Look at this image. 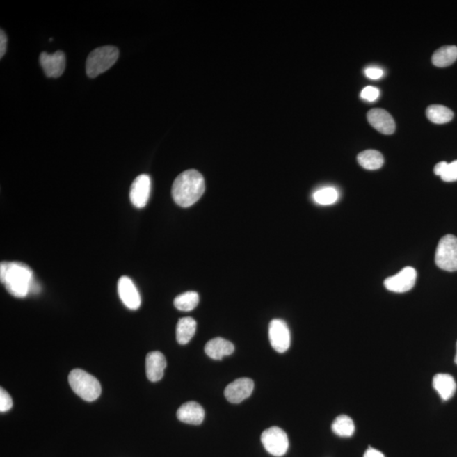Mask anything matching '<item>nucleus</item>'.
Listing matches in <instances>:
<instances>
[{"label":"nucleus","instance_id":"f257e3e1","mask_svg":"<svg viewBox=\"0 0 457 457\" xmlns=\"http://www.w3.org/2000/svg\"><path fill=\"white\" fill-rule=\"evenodd\" d=\"M0 280L6 290L15 298H26L34 283L33 273L27 265L19 262H2L0 264Z\"/></svg>","mask_w":457,"mask_h":457},{"label":"nucleus","instance_id":"f03ea898","mask_svg":"<svg viewBox=\"0 0 457 457\" xmlns=\"http://www.w3.org/2000/svg\"><path fill=\"white\" fill-rule=\"evenodd\" d=\"M205 191V182L198 170L182 172L172 186V198L177 205L189 208L201 198Z\"/></svg>","mask_w":457,"mask_h":457},{"label":"nucleus","instance_id":"7ed1b4c3","mask_svg":"<svg viewBox=\"0 0 457 457\" xmlns=\"http://www.w3.org/2000/svg\"><path fill=\"white\" fill-rule=\"evenodd\" d=\"M119 49L114 46H104L90 53L86 62V72L90 78H95L107 72L119 58Z\"/></svg>","mask_w":457,"mask_h":457},{"label":"nucleus","instance_id":"20e7f679","mask_svg":"<svg viewBox=\"0 0 457 457\" xmlns=\"http://www.w3.org/2000/svg\"><path fill=\"white\" fill-rule=\"evenodd\" d=\"M69 384L77 396L87 401H93L100 396V383L84 370L74 369L69 374Z\"/></svg>","mask_w":457,"mask_h":457},{"label":"nucleus","instance_id":"39448f33","mask_svg":"<svg viewBox=\"0 0 457 457\" xmlns=\"http://www.w3.org/2000/svg\"><path fill=\"white\" fill-rule=\"evenodd\" d=\"M435 264L448 272L457 271V237L447 235L441 238L435 252Z\"/></svg>","mask_w":457,"mask_h":457},{"label":"nucleus","instance_id":"423d86ee","mask_svg":"<svg viewBox=\"0 0 457 457\" xmlns=\"http://www.w3.org/2000/svg\"><path fill=\"white\" fill-rule=\"evenodd\" d=\"M261 441L265 450L273 456H282L288 451L289 439L287 433L278 427H271L264 431Z\"/></svg>","mask_w":457,"mask_h":457},{"label":"nucleus","instance_id":"0eeeda50","mask_svg":"<svg viewBox=\"0 0 457 457\" xmlns=\"http://www.w3.org/2000/svg\"><path fill=\"white\" fill-rule=\"evenodd\" d=\"M268 337L271 346L277 353H284L290 348L291 333L282 319H273L269 323Z\"/></svg>","mask_w":457,"mask_h":457},{"label":"nucleus","instance_id":"6e6552de","mask_svg":"<svg viewBox=\"0 0 457 457\" xmlns=\"http://www.w3.org/2000/svg\"><path fill=\"white\" fill-rule=\"evenodd\" d=\"M417 273L415 268L406 267L396 275L389 277L385 280L387 290L396 293H404L412 290L415 286Z\"/></svg>","mask_w":457,"mask_h":457},{"label":"nucleus","instance_id":"1a4fd4ad","mask_svg":"<svg viewBox=\"0 0 457 457\" xmlns=\"http://www.w3.org/2000/svg\"><path fill=\"white\" fill-rule=\"evenodd\" d=\"M151 193V179L146 174L140 175L132 183L130 199L136 208L142 209L147 205Z\"/></svg>","mask_w":457,"mask_h":457},{"label":"nucleus","instance_id":"9d476101","mask_svg":"<svg viewBox=\"0 0 457 457\" xmlns=\"http://www.w3.org/2000/svg\"><path fill=\"white\" fill-rule=\"evenodd\" d=\"M254 383L251 378H241L230 383L225 390V396L230 403L238 404L251 396Z\"/></svg>","mask_w":457,"mask_h":457},{"label":"nucleus","instance_id":"9b49d317","mask_svg":"<svg viewBox=\"0 0 457 457\" xmlns=\"http://www.w3.org/2000/svg\"><path fill=\"white\" fill-rule=\"evenodd\" d=\"M39 62L48 77L58 78L65 72V56L61 50L52 54L42 52L39 57Z\"/></svg>","mask_w":457,"mask_h":457},{"label":"nucleus","instance_id":"f8f14e48","mask_svg":"<svg viewBox=\"0 0 457 457\" xmlns=\"http://www.w3.org/2000/svg\"><path fill=\"white\" fill-rule=\"evenodd\" d=\"M118 294L125 306L129 310H138L141 306V296L134 281L129 277H120L118 281Z\"/></svg>","mask_w":457,"mask_h":457},{"label":"nucleus","instance_id":"ddd939ff","mask_svg":"<svg viewBox=\"0 0 457 457\" xmlns=\"http://www.w3.org/2000/svg\"><path fill=\"white\" fill-rule=\"evenodd\" d=\"M367 117L371 126L383 134L390 135L396 131V123L393 117L385 109H371Z\"/></svg>","mask_w":457,"mask_h":457},{"label":"nucleus","instance_id":"4468645a","mask_svg":"<svg viewBox=\"0 0 457 457\" xmlns=\"http://www.w3.org/2000/svg\"><path fill=\"white\" fill-rule=\"evenodd\" d=\"M167 362L160 351H151L146 358V374L148 380L157 382L161 380L165 374Z\"/></svg>","mask_w":457,"mask_h":457},{"label":"nucleus","instance_id":"2eb2a0df","mask_svg":"<svg viewBox=\"0 0 457 457\" xmlns=\"http://www.w3.org/2000/svg\"><path fill=\"white\" fill-rule=\"evenodd\" d=\"M205 412L202 406L195 401L186 402L178 409V419L183 423L199 425L205 419Z\"/></svg>","mask_w":457,"mask_h":457},{"label":"nucleus","instance_id":"dca6fc26","mask_svg":"<svg viewBox=\"0 0 457 457\" xmlns=\"http://www.w3.org/2000/svg\"><path fill=\"white\" fill-rule=\"evenodd\" d=\"M235 346L227 339L217 337L211 339L205 346V353L214 360H221L225 355H232Z\"/></svg>","mask_w":457,"mask_h":457},{"label":"nucleus","instance_id":"f3484780","mask_svg":"<svg viewBox=\"0 0 457 457\" xmlns=\"http://www.w3.org/2000/svg\"><path fill=\"white\" fill-rule=\"evenodd\" d=\"M433 386L443 401L450 400L454 396L456 390L454 378L447 374H436L433 377Z\"/></svg>","mask_w":457,"mask_h":457},{"label":"nucleus","instance_id":"a211bd4d","mask_svg":"<svg viewBox=\"0 0 457 457\" xmlns=\"http://www.w3.org/2000/svg\"><path fill=\"white\" fill-rule=\"evenodd\" d=\"M197 322L193 318L186 317L179 320L177 326V339L181 345H186L194 337Z\"/></svg>","mask_w":457,"mask_h":457},{"label":"nucleus","instance_id":"6ab92c4d","mask_svg":"<svg viewBox=\"0 0 457 457\" xmlns=\"http://www.w3.org/2000/svg\"><path fill=\"white\" fill-rule=\"evenodd\" d=\"M457 60V47L454 45L444 46L433 54L432 62L437 67H447Z\"/></svg>","mask_w":457,"mask_h":457},{"label":"nucleus","instance_id":"aec40b11","mask_svg":"<svg viewBox=\"0 0 457 457\" xmlns=\"http://www.w3.org/2000/svg\"><path fill=\"white\" fill-rule=\"evenodd\" d=\"M359 165L366 170H375L380 169L384 165L385 159L380 152L376 150H366L358 156Z\"/></svg>","mask_w":457,"mask_h":457},{"label":"nucleus","instance_id":"412c9836","mask_svg":"<svg viewBox=\"0 0 457 457\" xmlns=\"http://www.w3.org/2000/svg\"><path fill=\"white\" fill-rule=\"evenodd\" d=\"M426 115L431 122L441 125L450 122L454 117V113L443 105L433 104L426 111Z\"/></svg>","mask_w":457,"mask_h":457},{"label":"nucleus","instance_id":"4be33fe9","mask_svg":"<svg viewBox=\"0 0 457 457\" xmlns=\"http://www.w3.org/2000/svg\"><path fill=\"white\" fill-rule=\"evenodd\" d=\"M199 303V295L196 291H187L179 295L174 300L175 307L179 311L190 312Z\"/></svg>","mask_w":457,"mask_h":457},{"label":"nucleus","instance_id":"5701e85b","mask_svg":"<svg viewBox=\"0 0 457 457\" xmlns=\"http://www.w3.org/2000/svg\"><path fill=\"white\" fill-rule=\"evenodd\" d=\"M332 431L339 437H351L355 431L353 421L348 416H339L332 424Z\"/></svg>","mask_w":457,"mask_h":457},{"label":"nucleus","instance_id":"b1692460","mask_svg":"<svg viewBox=\"0 0 457 457\" xmlns=\"http://www.w3.org/2000/svg\"><path fill=\"white\" fill-rule=\"evenodd\" d=\"M435 174L439 175L444 182H452L457 181V160L451 163L440 162L437 163L433 169Z\"/></svg>","mask_w":457,"mask_h":457},{"label":"nucleus","instance_id":"393cba45","mask_svg":"<svg viewBox=\"0 0 457 457\" xmlns=\"http://www.w3.org/2000/svg\"><path fill=\"white\" fill-rule=\"evenodd\" d=\"M339 193L334 187H326L315 191L314 199L318 205H331L338 200Z\"/></svg>","mask_w":457,"mask_h":457},{"label":"nucleus","instance_id":"a878e982","mask_svg":"<svg viewBox=\"0 0 457 457\" xmlns=\"http://www.w3.org/2000/svg\"><path fill=\"white\" fill-rule=\"evenodd\" d=\"M13 399L6 390L0 389V412H6L13 408Z\"/></svg>","mask_w":457,"mask_h":457},{"label":"nucleus","instance_id":"bb28decb","mask_svg":"<svg viewBox=\"0 0 457 457\" xmlns=\"http://www.w3.org/2000/svg\"><path fill=\"white\" fill-rule=\"evenodd\" d=\"M361 97L363 99L367 101L374 102L378 99V97H380V90L369 86V87L362 89Z\"/></svg>","mask_w":457,"mask_h":457},{"label":"nucleus","instance_id":"cd10ccee","mask_svg":"<svg viewBox=\"0 0 457 457\" xmlns=\"http://www.w3.org/2000/svg\"><path fill=\"white\" fill-rule=\"evenodd\" d=\"M365 75L369 79L376 80L384 76V72L380 68L369 67L365 70Z\"/></svg>","mask_w":457,"mask_h":457},{"label":"nucleus","instance_id":"c85d7f7f","mask_svg":"<svg viewBox=\"0 0 457 457\" xmlns=\"http://www.w3.org/2000/svg\"><path fill=\"white\" fill-rule=\"evenodd\" d=\"M7 49V36L5 31L0 32V57L5 56Z\"/></svg>","mask_w":457,"mask_h":457},{"label":"nucleus","instance_id":"c756f323","mask_svg":"<svg viewBox=\"0 0 457 457\" xmlns=\"http://www.w3.org/2000/svg\"><path fill=\"white\" fill-rule=\"evenodd\" d=\"M363 457H385V456L382 452L375 450L374 448H369Z\"/></svg>","mask_w":457,"mask_h":457},{"label":"nucleus","instance_id":"7c9ffc66","mask_svg":"<svg viewBox=\"0 0 457 457\" xmlns=\"http://www.w3.org/2000/svg\"><path fill=\"white\" fill-rule=\"evenodd\" d=\"M455 362L457 364V342H456V357H455Z\"/></svg>","mask_w":457,"mask_h":457}]
</instances>
